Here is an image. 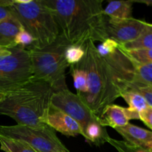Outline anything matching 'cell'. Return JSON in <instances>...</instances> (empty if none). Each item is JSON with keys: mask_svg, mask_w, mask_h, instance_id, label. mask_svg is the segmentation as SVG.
Masks as SVG:
<instances>
[{"mask_svg": "<svg viewBox=\"0 0 152 152\" xmlns=\"http://www.w3.org/2000/svg\"><path fill=\"white\" fill-rule=\"evenodd\" d=\"M52 11L60 34L73 45L83 46L88 41L108 39L101 0H42Z\"/></svg>", "mask_w": 152, "mask_h": 152, "instance_id": "cell-1", "label": "cell"}, {"mask_svg": "<svg viewBox=\"0 0 152 152\" xmlns=\"http://www.w3.org/2000/svg\"><path fill=\"white\" fill-rule=\"evenodd\" d=\"M83 47L84 56L74 65L84 70L87 74L88 91L83 100L100 118L105 107L120 97L124 86L115 71L98 53L94 42H87Z\"/></svg>", "mask_w": 152, "mask_h": 152, "instance_id": "cell-2", "label": "cell"}, {"mask_svg": "<svg viewBox=\"0 0 152 152\" xmlns=\"http://www.w3.org/2000/svg\"><path fill=\"white\" fill-rule=\"evenodd\" d=\"M53 89L45 82L33 79L4 96L0 103V115L11 117L17 125L38 127L44 125L42 117L50 105Z\"/></svg>", "mask_w": 152, "mask_h": 152, "instance_id": "cell-3", "label": "cell"}, {"mask_svg": "<svg viewBox=\"0 0 152 152\" xmlns=\"http://www.w3.org/2000/svg\"><path fill=\"white\" fill-rule=\"evenodd\" d=\"M7 7L24 29L34 37L35 42L30 48L47 47L60 34L54 15L42 0H10Z\"/></svg>", "mask_w": 152, "mask_h": 152, "instance_id": "cell-4", "label": "cell"}, {"mask_svg": "<svg viewBox=\"0 0 152 152\" xmlns=\"http://www.w3.org/2000/svg\"><path fill=\"white\" fill-rule=\"evenodd\" d=\"M70 43L59 34L56 41L43 48H28L31 57L33 75L36 80L49 85L53 92L68 90L65 71L70 65L65 58V52Z\"/></svg>", "mask_w": 152, "mask_h": 152, "instance_id": "cell-5", "label": "cell"}, {"mask_svg": "<svg viewBox=\"0 0 152 152\" xmlns=\"http://www.w3.org/2000/svg\"><path fill=\"white\" fill-rule=\"evenodd\" d=\"M8 56L0 57V94L16 91L34 79L29 51L15 47Z\"/></svg>", "mask_w": 152, "mask_h": 152, "instance_id": "cell-6", "label": "cell"}, {"mask_svg": "<svg viewBox=\"0 0 152 152\" xmlns=\"http://www.w3.org/2000/svg\"><path fill=\"white\" fill-rule=\"evenodd\" d=\"M0 136L24 141L39 152H69L56 136V132L45 124L38 127L0 126Z\"/></svg>", "mask_w": 152, "mask_h": 152, "instance_id": "cell-7", "label": "cell"}, {"mask_svg": "<svg viewBox=\"0 0 152 152\" xmlns=\"http://www.w3.org/2000/svg\"><path fill=\"white\" fill-rule=\"evenodd\" d=\"M50 103L74 119L80 125L83 134L88 123L99 119L78 95L68 89L53 92Z\"/></svg>", "mask_w": 152, "mask_h": 152, "instance_id": "cell-8", "label": "cell"}, {"mask_svg": "<svg viewBox=\"0 0 152 152\" xmlns=\"http://www.w3.org/2000/svg\"><path fill=\"white\" fill-rule=\"evenodd\" d=\"M145 21L132 17L126 19L107 18L105 29L108 38L112 39L120 45L130 42L140 37L149 27Z\"/></svg>", "mask_w": 152, "mask_h": 152, "instance_id": "cell-9", "label": "cell"}, {"mask_svg": "<svg viewBox=\"0 0 152 152\" xmlns=\"http://www.w3.org/2000/svg\"><path fill=\"white\" fill-rule=\"evenodd\" d=\"M42 123L48 125L53 129L67 137L83 135L80 125L70 116L56 108L50 103L40 120Z\"/></svg>", "mask_w": 152, "mask_h": 152, "instance_id": "cell-10", "label": "cell"}, {"mask_svg": "<svg viewBox=\"0 0 152 152\" xmlns=\"http://www.w3.org/2000/svg\"><path fill=\"white\" fill-rule=\"evenodd\" d=\"M131 120H140L139 113L129 108H123L114 104L107 105L99 118L102 126L114 129L126 126Z\"/></svg>", "mask_w": 152, "mask_h": 152, "instance_id": "cell-11", "label": "cell"}, {"mask_svg": "<svg viewBox=\"0 0 152 152\" xmlns=\"http://www.w3.org/2000/svg\"><path fill=\"white\" fill-rule=\"evenodd\" d=\"M115 130L124 138L126 142L141 147L149 151L152 144V132L129 123Z\"/></svg>", "mask_w": 152, "mask_h": 152, "instance_id": "cell-12", "label": "cell"}, {"mask_svg": "<svg viewBox=\"0 0 152 152\" xmlns=\"http://www.w3.org/2000/svg\"><path fill=\"white\" fill-rule=\"evenodd\" d=\"M23 28L19 21L13 15L0 21V47L13 48L17 47L15 38L18 33Z\"/></svg>", "mask_w": 152, "mask_h": 152, "instance_id": "cell-13", "label": "cell"}, {"mask_svg": "<svg viewBox=\"0 0 152 152\" xmlns=\"http://www.w3.org/2000/svg\"><path fill=\"white\" fill-rule=\"evenodd\" d=\"M83 136L88 142L96 146H100L107 142L109 137L106 127L101 124L99 119L88 123L83 132Z\"/></svg>", "mask_w": 152, "mask_h": 152, "instance_id": "cell-14", "label": "cell"}, {"mask_svg": "<svg viewBox=\"0 0 152 152\" xmlns=\"http://www.w3.org/2000/svg\"><path fill=\"white\" fill-rule=\"evenodd\" d=\"M133 1H111L103 13L107 18L112 19H126L132 18Z\"/></svg>", "mask_w": 152, "mask_h": 152, "instance_id": "cell-15", "label": "cell"}, {"mask_svg": "<svg viewBox=\"0 0 152 152\" xmlns=\"http://www.w3.org/2000/svg\"><path fill=\"white\" fill-rule=\"evenodd\" d=\"M120 96L129 104L130 109L134 110L139 114L148 106L142 95L133 89H124L120 94Z\"/></svg>", "mask_w": 152, "mask_h": 152, "instance_id": "cell-16", "label": "cell"}, {"mask_svg": "<svg viewBox=\"0 0 152 152\" xmlns=\"http://www.w3.org/2000/svg\"><path fill=\"white\" fill-rule=\"evenodd\" d=\"M120 47L125 51L152 49V24H150L146 31L137 39L120 45Z\"/></svg>", "mask_w": 152, "mask_h": 152, "instance_id": "cell-17", "label": "cell"}, {"mask_svg": "<svg viewBox=\"0 0 152 152\" xmlns=\"http://www.w3.org/2000/svg\"><path fill=\"white\" fill-rule=\"evenodd\" d=\"M131 83L137 86L152 87V63H136L134 78Z\"/></svg>", "mask_w": 152, "mask_h": 152, "instance_id": "cell-18", "label": "cell"}, {"mask_svg": "<svg viewBox=\"0 0 152 152\" xmlns=\"http://www.w3.org/2000/svg\"><path fill=\"white\" fill-rule=\"evenodd\" d=\"M70 68H71V76L74 80V87L77 89V94L83 99L88 91L87 74L84 70L77 68L75 65H71Z\"/></svg>", "mask_w": 152, "mask_h": 152, "instance_id": "cell-19", "label": "cell"}, {"mask_svg": "<svg viewBox=\"0 0 152 152\" xmlns=\"http://www.w3.org/2000/svg\"><path fill=\"white\" fill-rule=\"evenodd\" d=\"M0 149L4 152H39L25 142L0 136Z\"/></svg>", "mask_w": 152, "mask_h": 152, "instance_id": "cell-20", "label": "cell"}, {"mask_svg": "<svg viewBox=\"0 0 152 152\" xmlns=\"http://www.w3.org/2000/svg\"><path fill=\"white\" fill-rule=\"evenodd\" d=\"M85 55V50L83 46L69 45L65 52V58L67 63L71 65L79 63Z\"/></svg>", "mask_w": 152, "mask_h": 152, "instance_id": "cell-21", "label": "cell"}, {"mask_svg": "<svg viewBox=\"0 0 152 152\" xmlns=\"http://www.w3.org/2000/svg\"><path fill=\"white\" fill-rule=\"evenodd\" d=\"M107 142L114 147L118 152H150L148 150L129 143L126 141L117 140L111 138L110 137L107 140Z\"/></svg>", "mask_w": 152, "mask_h": 152, "instance_id": "cell-22", "label": "cell"}, {"mask_svg": "<svg viewBox=\"0 0 152 152\" xmlns=\"http://www.w3.org/2000/svg\"><path fill=\"white\" fill-rule=\"evenodd\" d=\"M125 52L128 55V56L136 63H152V49L130 50V51Z\"/></svg>", "mask_w": 152, "mask_h": 152, "instance_id": "cell-23", "label": "cell"}, {"mask_svg": "<svg viewBox=\"0 0 152 152\" xmlns=\"http://www.w3.org/2000/svg\"><path fill=\"white\" fill-rule=\"evenodd\" d=\"M35 42L34 37L26 30L22 28L15 38V44L17 47L28 49Z\"/></svg>", "mask_w": 152, "mask_h": 152, "instance_id": "cell-24", "label": "cell"}, {"mask_svg": "<svg viewBox=\"0 0 152 152\" xmlns=\"http://www.w3.org/2000/svg\"><path fill=\"white\" fill-rule=\"evenodd\" d=\"M126 88H131L136 91L139 92L140 94L142 95L146 101L148 106L152 108V88L149 86H141L134 85L132 83H127L126 84Z\"/></svg>", "mask_w": 152, "mask_h": 152, "instance_id": "cell-25", "label": "cell"}, {"mask_svg": "<svg viewBox=\"0 0 152 152\" xmlns=\"http://www.w3.org/2000/svg\"><path fill=\"white\" fill-rule=\"evenodd\" d=\"M140 120H142L152 130V108L148 106L144 111L140 113Z\"/></svg>", "mask_w": 152, "mask_h": 152, "instance_id": "cell-26", "label": "cell"}, {"mask_svg": "<svg viewBox=\"0 0 152 152\" xmlns=\"http://www.w3.org/2000/svg\"><path fill=\"white\" fill-rule=\"evenodd\" d=\"M11 15L8 7H4L0 3V21L4 20Z\"/></svg>", "mask_w": 152, "mask_h": 152, "instance_id": "cell-27", "label": "cell"}, {"mask_svg": "<svg viewBox=\"0 0 152 152\" xmlns=\"http://www.w3.org/2000/svg\"><path fill=\"white\" fill-rule=\"evenodd\" d=\"M11 53V49L7 48L0 47V57L8 56Z\"/></svg>", "mask_w": 152, "mask_h": 152, "instance_id": "cell-28", "label": "cell"}, {"mask_svg": "<svg viewBox=\"0 0 152 152\" xmlns=\"http://www.w3.org/2000/svg\"><path fill=\"white\" fill-rule=\"evenodd\" d=\"M140 2V3H144V4H147L148 6H152V0H137V1H133V2Z\"/></svg>", "mask_w": 152, "mask_h": 152, "instance_id": "cell-29", "label": "cell"}, {"mask_svg": "<svg viewBox=\"0 0 152 152\" xmlns=\"http://www.w3.org/2000/svg\"><path fill=\"white\" fill-rule=\"evenodd\" d=\"M4 96H5V95H4V94H0V103H1V101H2L3 99H4Z\"/></svg>", "mask_w": 152, "mask_h": 152, "instance_id": "cell-30", "label": "cell"}, {"mask_svg": "<svg viewBox=\"0 0 152 152\" xmlns=\"http://www.w3.org/2000/svg\"><path fill=\"white\" fill-rule=\"evenodd\" d=\"M149 151H150V152H152V144H151V148H150V150H149Z\"/></svg>", "mask_w": 152, "mask_h": 152, "instance_id": "cell-31", "label": "cell"}, {"mask_svg": "<svg viewBox=\"0 0 152 152\" xmlns=\"http://www.w3.org/2000/svg\"><path fill=\"white\" fill-rule=\"evenodd\" d=\"M151 88H152V87H151Z\"/></svg>", "mask_w": 152, "mask_h": 152, "instance_id": "cell-32", "label": "cell"}]
</instances>
